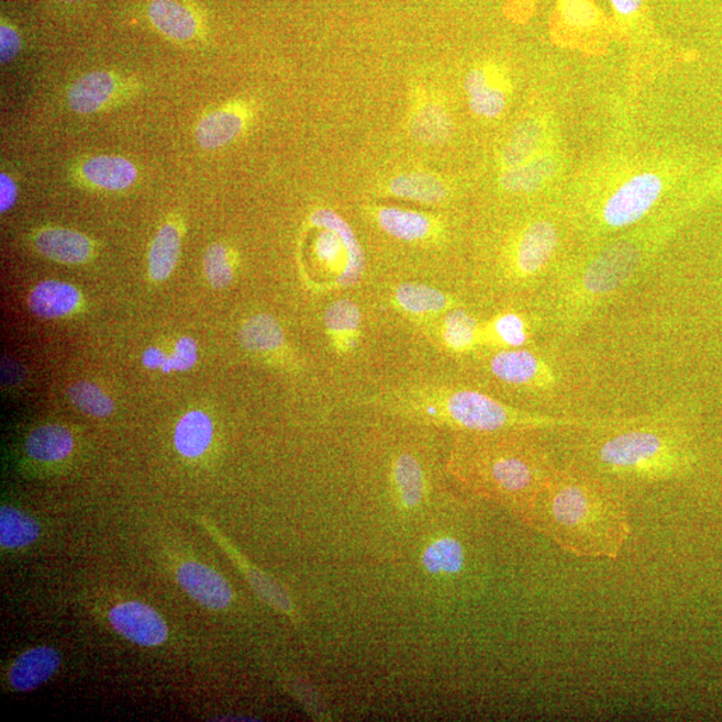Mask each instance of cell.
<instances>
[{
    "label": "cell",
    "mask_w": 722,
    "mask_h": 722,
    "mask_svg": "<svg viewBox=\"0 0 722 722\" xmlns=\"http://www.w3.org/2000/svg\"><path fill=\"white\" fill-rule=\"evenodd\" d=\"M522 520L578 557H619L631 535L620 498L598 481L554 471Z\"/></svg>",
    "instance_id": "1"
},
{
    "label": "cell",
    "mask_w": 722,
    "mask_h": 722,
    "mask_svg": "<svg viewBox=\"0 0 722 722\" xmlns=\"http://www.w3.org/2000/svg\"><path fill=\"white\" fill-rule=\"evenodd\" d=\"M412 403L419 404L421 407L419 411L425 416L437 418L456 427L475 432L558 427V425L578 423L511 409L489 395L471 390L437 393L434 398H425Z\"/></svg>",
    "instance_id": "2"
},
{
    "label": "cell",
    "mask_w": 722,
    "mask_h": 722,
    "mask_svg": "<svg viewBox=\"0 0 722 722\" xmlns=\"http://www.w3.org/2000/svg\"><path fill=\"white\" fill-rule=\"evenodd\" d=\"M598 459L609 471L641 479L669 478L685 466L681 447L654 429H631L608 437Z\"/></svg>",
    "instance_id": "3"
},
{
    "label": "cell",
    "mask_w": 722,
    "mask_h": 722,
    "mask_svg": "<svg viewBox=\"0 0 722 722\" xmlns=\"http://www.w3.org/2000/svg\"><path fill=\"white\" fill-rule=\"evenodd\" d=\"M553 474L546 459L527 448L492 453L479 467L485 490L511 504L522 518Z\"/></svg>",
    "instance_id": "4"
},
{
    "label": "cell",
    "mask_w": 722,
    "mask_h": 722,
    "mask_svg": "<svg viewBox=\"0 0 722 722\" xmlns=\"http://www.w3.org/2000/svg\"><path fill=\"white\" fill-rule=\"evenodd\" d=\"M666 180L656 170H638L615 185L604 197L600 214L609 230H622L641 221L662 200Z\"/></svg>",
    "instance_id": "5"
},
{
    "label": "cell",
    "mask_w": 722,
    "mask_h": 722,
    "mask_svg": "<svg viewBox=\"0 0 722 722\" xmlns=\"http://www.w3.org/2000/svg\"><path fill=\"white\" fill-rule=\"evenodd\" d=\"M311 222L323 230L316 240L319 258L333 264L343 256L345 267L337 277L336 284L341 288L354 287L362 280L364 268H366V257H364L359 240L356 238L351 225L342 215L331 209H318L312 213Z\"/></svg>",
    "instance_id": "6"
},
{
    "label": "cell",
    "mask_w": 722,
    "mask_h": 722,
    "mask_svg": "<svg viewBox=\"0 0 722 722\" xmlns=\"http://www.w3.org/2000/svg\"><path fill=\"white\" fill-rule=\"evenodd\" d=\"M553 34L565 42L609 38L617 33L613 18L598 8L595 0H554Z\"/></svg>",
    "instance_id": "7"
},
{
    "label": "cell",
    "mask_w": 722,
    "mask_h": 722,
    "mask_svg": "<svg viewBox=\"0 0 722 722\" xmlns=\"http://www.w3.org/2000/svg\"><path fill=\"white\" fill-rule=\"evenodd\" d=\"M641 252L632 243H620L601 253L586 269L582 289L589 298L608 295L637 269Z\"/></svg>",
    "instance_id": "8"
},
{
    "label": "cell",
    "mask_w": 722,
    "mask_h": 722,
    "mask_svg": "<svg viewBox=\"0 0 722 722\" xmlns=\"http://www.w3.org/2000/svg\"><path fill=\"white\" fill-rule=\"evenodd\" d=\"M114 631L134 644L158 646L168 640V626L156 610L141 602H123L110 610Z\"/></svg>",
    "instance_id": "9"
},
{
    "label": "cell",
    "mask_w": 722,
    "mask_h": 722,
    "mask_svg": "<svg viewBox=\"0 0 722 722\" xmlns=\"http://www.w3.org/2000/svg\"><path fill=\"white\" fill-rule=\"evenodd\" d=\"M177 581L203 608L222 610L233 600L232 588L224 577L199 562H185L178 567Z\"/></svg>",
    "instance_id": "10"
},
{
    "label": "cell",
    "mask_w": 722,
    "mask_h": 722,
    "mask_svg": "<svg viewBox=\"0 0 722 722\" xmlns=\"http://www.w3.org/2000/svg\"><path fill=\"white\" fill-rule=\"evenodd\" d=\"M559 244V232L551 221L530 224L518 240L515 267L522 276H534L551 263Z\"/></svg>",
    "instance_id": "11"
},
{
    "label": "cell",
    "mask_w": 722,
    "mask_h": 722,
    "mask_svg": "<svg viewBox=\"0 0 722 722\" xmlns=\"http://www.w3.org/2000/svg\"><path fill=\"white\" fill-rule=\"evenodd\" d=\"M490 367L496 378L514 386L545 385L553 379L551 369L540 357L521 348L499 352L492 357Z\"/></svg>",
    "instance_id": "12"
},
{
    "label": "cell",
    "mask_w": 722,
    "mask_h": 722,
    "mask_svg": "<svg viewBox=\"0 0 722 722\" xmlns=\"http://www.w3.org/2000/svg\"><path fill=\"white\" fill-rule=\"evenodd\" d=\"M60 666V654L51 646L34 647L15 659L9 681L18 692H30L51 680Z\"/></svg>",
    "instance_id": "13"
},
{
    "label": "cell",
    "mask_w": 722,
    "mask_h": 722,
    "mask_svg": "<svg viewBox=\"0 0 722 722\" xmlns=\"http://www.w3.org/2000/svg\"><path fill=\"white\" fill-rule=\"evenodd\" d=\"M34 246L43 257L60 264H84L92 255L90 238L65 227H46L40 231L35 234Z\"/></svg>",
    "instance_id": "14"
},
{
    "label": "cell",
    "mask_w": 722,
    "mask_h": 722,
    "mask_svg": "<svg viewBox=\"0 0 722 722\" xmlns=\"http://www.w3.org/2000/svg\"><path fill=\"white\" fill-rule=\"evenodd\" d=\"M119 89L120 79L113 73H88L70 86L67 102L74 113H97L113 101Z\"/></svg>",
    "instance_id": "15"
},
{
    "label": "cell",
    "mask_w": 722,
    "mask_h": 722,
    "mask_svg": "<svg viewBox=\"0 0 722 722\" xmlns=\"http://www.w3.org/2000/svg\"><path fill=\"white\" fill-rule=\"evenodd\" d=\"M465 89L471 110L481 119H497L508 107V92L499 82L498 74L487 67H477L468 73Z\"/></svg>",
    "instance_id": "16"
},
{
    "label": "cell",
    "mask_w": 722,
    "mask_h": 722,
    "mask_svg": "<svg viewBox=\"0 0 722 722\" xmlns=\"http://www.w3.org/2000/svg\"><path fill=\"white\" fill-rule=\"evenodd\" d=\"M246 125V111L241 107L221 108L207 114L196 127V141L202 149L215 151L231 144Z\"/></svg>",
    "instance_id": "17"
},
{
    "label": "cell",
    "mask_w": 722,
    "mask_h": 722,
    "mask_svg": "<svg viewBox=\"0 0 722 722\" xmlns=\"http://www.w3.org/2000/svg\"><path fill=\"white\" fill-rule=\"evenodd\" d=\"M559 169L560 160L557 154L545 152L520 166L503 169L501 187L511 193H533L554 180Z\"/></svg>",
    "instance_id": "18"
},
{
    "label": "cell",
    "mask_w": 722,
    "mask_h": 722,
    "mask_svg": "<svg viewBox=\"0 0 722 722\" xmlns=\"http://www.w3.org/2000/svg\"><path fill=\"white\" fill-rule=\"evenodd\" d=\"M548 140L547 123L541 119H527L511 133L502 152L503 169L514 168L541 156L546 151Z\"/></svg>",
    "instance_id": "19"
},
{
    "label": "cell",
    "mask_w": 722,
    "mask_h": 722,
    "mask_svg": "<svg viewBox=\"0 0 722 722\" xmlns=\"http://www.w3.org/2000/svg\"><path fill=\"white\" fill-rule=\"evenodd\" d=\"M82 176L86 181L104 190H125L137 181L138 170L131 160L119 156H97L85 160Z\"/></svg>",
    "instance_id": "20"
},
{
    "label": "cell",
    "mask_w": 722,
    "mask_h": 722,
    "mask_svg": "<svg viewBox=\"0 0 722 722\" xmlns=\"http://www.w3.org/2000/svg\"><path fill=\"white\" fill-rule=\"evenodd\" d=\"M80 293L71 284L47 280L38 284L29 298L30 310L43 319H59L77 310Z\"/></svg>",
    "instance_id": "21"
},
{
    "label": "cell",
    "mask_w": 722,
    "mask_h": 722,
    "mask_svg": "<svg viewBox=\"0 0 722 722\" xmlns=\"http://www.w3.org/2000/svg\"><path fill=\"white\" fill-rule=\"evenodd\" d=\"M149 18L159 33L176 41L193 40L199 30L193 12L177 0H152Z\"/></svg>",
    "instance_id": "22"
},
{
    "label": "cell",
    "mask_w": 722,
    "mask_h": 722,
    "mask_svg": "<svg viewBox=\"0 0 722 722\" xmlns=\"http://www.w3.org/2000/svg\"><path fill=\"white\" fill-rule=\"evenodd\" d=\"M213 422L202 411H190L177 424L175 444L177 452L185 458H200L207 453L213 441Z\"/></svg>",
    "instance_id": "23"
},
{
    "label": "cell",
    "mask_w": 722,
    "mask_h": 722,
    "mask_svg": "<svg viewBox=\"0 0 722 722\" xmlns=\"http://www.w3.org/2000/svg\"><path fill=\"white\" fill-rule=\"evenodd\" d=\"M74 449L71 432L58 424L42 425L31 432L26 442L30 458L40 462H59Z\"/></svg>",
    "instance_id": "24"
},
{
    "label": "cell",
    "mask_w": 722,
    "mask_h": 722,
    "mask_svg": "<svg viewBox=\"0 0 722 722\" xmlns=\"http://www.w3.org/2000/svg\"><path fill=\"white\" fill-rule=\"evenodd\" d=\"M390 191L400 199L422 203H440L448 196L446 184L441 178L423 171L403 173L395 177Z\"/></svg>",
    "instance_id": "25"
},
{
    "label": "cell",
    "mask_w": 722,
    "mask_h": 722,
    "mask_svg": "<svg viewBox=\"0 0 722 722\" xmlns=\"http://www.w3.org/2000/svg\"><path fill=\"white\" fill-rule=\"evenodd\" d=\"M181 231L176 224L160 226L149 252V274L153 280L164 281L175 270L180 258Z\"/></svg>",
    "instance_id": "26"
},
{
    "label": "cell",
    "mask_w": 722,
    "mask_h": 722,
    "mask_svg": "<svg viewBox=\"0 0 722 722\" xmlns=\"http://www.w3.org/2000/svg\"><path fill=\"white\" fill-rule=\"evenodd\" d=\"M376 221L382 231L403 241H419L430 236L432 222L427 215L399 208H381Z\"/></svg>",
    "instance_id": "27"
},
{
    "label": "cell",
    "mask_w": 722,
    "mask_h": 722,
    "mask_svg": "<svg viewBox=\"0 0 722 722\" xmlns=\"http://www.w3.org/2000/svg\"><path fill=\"white\" fill-rule=\"evenodd\" d=\"M617 34L632 41L651 40L653 26L647 0H609Z\"/></svg>",
    "instance_id": "28"
},
{
    "label": "cell",
    "mask_w": 722,
    "mask_h": 722,
    "mask_svg": "<svg viewBox=\"0 0 722 722\" xmlns=\"http://www.w3.org/2000/svg\"><path fill=\"white\" fill-rule=\"evenodd\" d=\"M413 137L425 144L441 145L452 137L454 125L447 110L437 103L423 104L411 120Z\"/></svg>",
    "instance_id": "29"
},
{
    "label": "cell",
    "mask_w": 722,
    "mask_h": 722,
    "mask_svg": "<svg viewBox=\"0 0 722 722\" xmlns=\"http://www.w3.org/2000/svg\"><path fill=\"white\" fill-rule=\"evenodd\" d=\"M240 341L246 349L260 354L281 348L286 337L277 320L262 313L245 321L241 326Z\"/></svg>",
    "instance_id": "30"
},
{
    "label": "cell",
    "mask_w": 722,
    "mask_h": 722,
    "mask_svg": "<svg viewBox=\"0 0 722 722\" xmlns=\"http://www.w3.org/2000/svg\"><path fill=\"white\" fill-rule=\"evenodd\" d=\"M40 523L24 512L3 506L0 510V545L4 548H22L40 538Z\"/></svg>",
    "instance_id": "31"
},
{
    "label": "cell",
    "mask_w": 722,
    "mask_h": 722,
    "mask_svg": "<svg viewBox=\"0 0 722 722\" xmlns=\"http://www.w3.org/2000/svg\"><path fill=\"white\" fill-rule=\"evenodd\" d=\"M397 301L400 308L412 314L437 313L447 310L452 301L440 289L406 282L398 287Z\"/></svg>",
    "instance_id": "32"
},
{
    "label": "cell",
    "mask_w": 722,
    "mask_h": 722,
    "mask_svg": "<svg viewBox=\"0 0 722 722\" xmlns=\"http://www.w3.org/2000/svg\"><path fill=\"white\" fill-rule=\"evenodd\" d=\"M393 480L404 508L413 509L424 496V475L422 466L411 455H401L393 465Z\"/></svg>",
    "instance_id": "33"
},
{
    "label": "cell",
    "mask_w": 722,
    "mask_h": 722,
    "mask_svg": "<svg viewBox=\"0 0 722 722\" xmlns=\"http://www.w3.org/2000/svg\"><path fill=\"white\" fill-rule=\"evenodd\" d=\"M424 569L431 574H458L465 566V551L454 538H440L432 542L423 553Z\"/></svg>",
    "instance_id": "34"
},
{
    "label": "cell",
    "mask_w": 722,
    "mask_h": 722,
    "mask_svg": "<svg viewBox=\"0 0 722 722\" xmlns=\"http://www.w3.org/2000/svg\"><path fill=\"white\" fill-rule=\"evenodd\" d=\"M326 330L338 341L354 337L362 325V312L354 301L338 300L326 308L324 316Z\"/></svg>",
    "instance_id": "35"
},
{
    "label": "cell",
    "mask_w": 722,
    "mask_h": 722,
    "mask_svg": "<svg viewBox=\"0 0 722 722\" xmlns=\"http://www.w3.org/2000/svg\"><path fill=\"white\" fill-rule=\"evenodd\" d=\"M74 407L92 418H107L114 411V403L100 387L89 381H78L69 388Z\"/></svg>",
    "instance_id": "36"
},
{
    "label": "cell",
    "mask_w": 722,
    "mask_h": 722,
    "mask_svg": "<svg viewBox=\"0 0 722 722\" xmlns=\"http://www.w3.org/2000/svg\"><path fill=\"white\" fill-rule=\"evenodd\" d=\"M477 335V323L463 311H454L444 320L443 337L449 348L466 351L471 347Z\"/></svg>",
    "instance_id": "37"
},
{
    "label": "cell",
    "mask_w": 722,
    "mask_h": 722,
    "mask_svg": "<svg viewBox=\"0 0 722 722\" xmlns=\"http://www.w3.org/2000/svg\"><path fill=\"white\" fill-rule=\"evenodd\" d=\"M203 269L212 287L218 289L230 287L234 276L230 251L222 244L209 246L203 258Z\"/></svg>",
    "instance_id": "38"
},
{
    "label": "cell",
    "mask_w": 722,
    "mask_h": 722,
    "mask_svg": "<svg viewBox=\"0 0 722 722\" xmlns=\"http://www.w3.org/2000/svg\"><path fill=\"white\" fill-rule=\"evenodd\" d=\"M496 332L499 338L511 348H521L527 341L526 325L522 318L514 313L503 314L496 321Z\"/></svg>",
    "instance_id": "39"
},
{
    "label": "cell",
    "mask_w": 722,
    "mask_h": 722,
    "mask_svg": "<svg viewBox=\"0 0 722 722\" xmlns=\"http://www.w3.org/2000/svg\"><path fill=\"white\" fill-rule=\"evenodd\" d=\"M199 360V349L193 338L182 337L176 344V351L173 356L166 359L163 369L164 373L188 371Z\"/></svg>",
    "instance_id": "40"
},
{
    "label": "cell",
    "mask_w": 722,
    "mask_h": 722,
    "mask_svg": "<svg viewBox=\"0 0 722 722\" xmlns=\"http://www.w3.org/2000/svg\"><path fill=\"white\" fill-rule=\"evenodd\" d=\"M21 52V36L9 23H2L0 27V59L2 64H9Z\"/></svg>",
    "instance_id": "41"
},
{
    "label": "cell",
    "mask_w": 722,
    "mask_h": 722,
    "mask_svg": "<svg viewBox=\"0 0 722 722\" xmlns=\"http://www.w3.org/2000/svg\"><path fill=\"white\" fill-rule=\"evenodd\" d=\"M18 197V188L9 175L0 176V212L4 213L10 211L14 206Z\"/></svg>",
    "instance_id": "42"
},
{
    "label": "cell",
    "mask_w": 722,
    "mask_h": 722,
    "mask_svg": "<svg viewBox=\"0 0 722 722\" xmlns=\"http://www.w3.org/2000/svg\"><path fill=\"white\" fill-rule=\"evenodd\" d=\"M166 359H168V357H166L164 352L158 348L147 349L144 357H142L144 366L151 369L163 368Z\"/></svg>",
    "instance_id": "43"
},
{
    "label": "cell",
    "mask_w": 722,
    "mask_h": 722,
    "mask_svg": "<svg viewBox=\"0 0 722 722\" xmlns=\"http://www.w3.org/2000/svg\"><path fill=\"white\" fill-rule=\"evenodd\" d=\"M62 2H79V0H62Z\"/></svg>",
    "instance_id": "44"
},
{
    "label": "cell",
    "mask_w": 722,
    "mask_h": 722,
    "mask_svg": "<svg viewBox=\"0 0 722 722\" xmlns=\"http://www.w3.org/2000/svg\"><path fill=\"white\" fill-rule=\"evenodd\" d=\"M527 2H529V3H534V2H535V0H527Z\"/></svg>",
    "instance_id": "45"
}]
</instances>
